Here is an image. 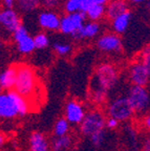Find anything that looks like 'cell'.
I'll list each match as a JSON object with an SVG mask.
<instances>
[{"label": "cell", "mask_w": 150, "mask_h": 151, "mask_svg": "<svg viewBox=\"0 0 150 151\" xmlns=\"http://www.w3.org/2000/svg\"><path fill=\"white\" fill-rule=\"evenodd\" d=\"M119 82V70L113 64L104 62L94 68L90 81V99L94 104L101 105L107 99L108 93Z\"/></svg>", "instance_id": "obj_1"}, {"label": "cell", "mask_w": 150, "mask_h": 151, "mask_svg": "<svg viewBox=\"0 0 150 151\" xmlns=\"http://www.w3.org/2000/svg\"><path fill=\"white\" fill-rule=\"evenodd\" d=\"M28 112V101L16 91L9 90L6 93H0V119L11 120L17 116H24Z\"/></svg>", "instance_id": "obj_2"}, {"label": "cell", "mask_w": 150, "mask_h": 151, "mask_svg": "<svg viewBox=\"0 0 150 151\" xmlns=\"http://www.w3.org/2000/svg\"><path fill=\"white\" fill-rule=\"evenodd\" d=\"M13 90L26 100L35 94L37 90V77L34 69L30 65H16V80Z\"/></svg>", "instance_id": "obj_3"}, {"label": "cell", "mask_w": 150, "mask_h": 151, "mask_svg": "<svg viewBox=\"0 0 150 151\" xmlns=\"http://www.w3.org/2000/svg\"><path fill=\"white\" fill-rule=\"evenodd\" d=\"M126 98L133 114L147 116L150 107V96L147 88L132 85L127 92Z\"/></svg>", "instance_id": "obj_4"}, {"label": "cell", "mask_w": 150, "mask_h": 151, "mask_svg": "<svg viewBox=\"0 0 150 151\" xmlns=\"http://www.w3.org/2000/svg\"><path fill=\"white\" fill-rule=\"evenodd\" d=\"M105 114L94 109L85 113L82 122L80 123V131L84 137H89L97 132L105 129Z\"/></svg>", "instance_id": "obj_5"}, {"label": "cell", "mask_w": 150, "mask_h": 151, "mask_svg": "<svg viewBox=\"0 0 150 151\" xmlns=\"http://www.w3.org/2000/svg\"><path fill=\"white\" fill-rule=\"evenodd\" d=\"M108 118L115 119L118 122H126L133 116L131 108L129 106L126 96H119L108 104L106 109Z\"/></svg>", "instance_id": "obj_6"}, {"label": "cell", "mask_w": 150, "mask_h": 151, "mask_svg": "<svg viewBox=\"0 0 150 151\" xmlns=\"http://www.w3.org/2000/svg\"><path fill=\"white\" fill-rule=\"evenodd\" d=\"M22 25L21 16L17 9L2 7L0 9V34H5L12 37L14 32Z\"/></svg>", "instance_id": "obj_7"}, {"label": "cell", "mask_w": 150, "mask_h": 151, "mask_svg": "<svg viewBox=\"0 0 150 151\" xmlns=\"http://www.w3.org/2000/svg\"><path fill=\"white\" fill-rule=\"evenodd\" d=\"M86 22V16L84 13L77 12L73 14H65L61 17L59 32L64 36H73L82 27Z\"/></svg>", "instance_id": "obj_8"}, {"label": "cell", "mask_w": 150, "mask_h": 151, "mask_svg": "<svg viewBox=\"0 0 150 151\" xmlns=\"http://www.w3.org/2000/svg\"><path fill=\"white\" fill-rule=\"evenodd\" d=\"M97 47L100 52L108 55H115L122 52L123 41L120 35L115 33L102 34L97 39Z\"/></svg>", "instance_id": "obj_9"}, {"label": "cell", "mask_w": 150, "mask_h": 151, "mask_svg": "<svg viewBox=\"0 0 150 151\" xmlns=\"http://www.w3.org/2000/svg\"><path fill=\"white\" fill-rule=\"evenodd\" d=\"M128 78L134 86L146 87L150 80V65L143 63L140 60L133 62L129 67Z\"/></svg>", "instance_id": "obj_10"}, {"label": "cell", "mask_w": 150, "mask_h": 151, "mask_svg": "<svg viewBox=\"0 0 150 151\" xmlns=\"http://www.w3.org/2000/svg\"><path fill=\"white\" fill-rule=\"evenodd\" d=\"M12 37L16 44L17 50L21 55H30L35 52L33 37L28 33L26 26H24L23 24L14 32Z\"/></svg>", "instance_id": "obj_11"}, {"label": "cell", "mask_w": 150, "mask_h": 151, "mask_svg": "<svg viewBox=\"0 0 150 151\" xmlns=\"http://www.w3.org/2000/svg\"><path fill=\"white\" fill-rule=\"evenodd\" d=\"M61 16L54 9H43L38 14V24L43 31H59Z\"/></svg>", "instance_id": "obj_12"}, {"label": "cell", "mask_w": 150, "mask_h": 151, "mask_svg": "<svg viewBox=\"0 0 150 151\" xmlns=\"http://www.w3.org/2000/svg\"><path fill=\"white\" fill-rule=\"evenodd\" d=\"M65 120L69 124L80 125L85 116V109L83 105L77 100H69L65 105Z\"/></svg>", "instance_id": "obj_13"}, {"label": "cell", "mask_w": 150, "mask_h": 151, "mask_svg": "<svg viewBox=\"0 0 150 151\" xmlns=\"http://www.w3.org/2000/svg\"><path fill=\"white\" fill-rule=\"evenodd\" d=\"M101 33V24L99 22L86 21L79 31L71 36L75 40H92Z\"/></svg>", "instance_id": "obj_14"}, {"label": "cell", "mask_w": 150, "mask_h": 151, "mask_svg": "<svg viewBox=\"0 0 150 151\" xmlns=\"http://www.w3.org/2000/svg\"><path fill=\"white\" fill-rule=\"evenodd\" d=\"M127 11H129L127 0H109L105 5V16L110 21Z\"/></svg>", "instance_id": "obj_15"}, {"label": "cell", "mask_w": 150, "mask_h": 151, "mask_svg": "<svg viewBox=\"0 0 150 151\" xmlns=\"http://www.w3.org/2000/svg\"><path fill=\"white\" fill-rule=\"evenodd\" d=\"M131 19L132 14L130 11H127V12L123 13L120 16L112 19L111 20V28H112L113 33L117 35H122V34L126 33L129 25H130Z\"/></svg>", "instance_id": "obj_16"}, {"label": "cell", "mask_w": 150, "mask_h": 151, "mask_svg": "<svg viewBox=\"0 0 150 151\" xmlns=\"http://www.w3.org/2000/svg\"><path fill=\"white\" fill-rule=\"evenodd\" d=\"M30 149L31 151H50V146L43 133L35 131L30 137Z\"/></svg>", "instance_id": "obj_17"}, {"label": "cell", "mask_w": 150, "mask_h": 151, "mask_svg": "<svg viewBox=\"0 0 150 151\" xmlns=\"http://www.w3.org/2000/svg\"><path fill=\"white\" fill-rule=\"evenodd\" d=\"M16 80V65H11L0 73V86L2 89L13 90Z\"/></svg>", "instance_id": "obj_18"}, {"label": "cell", "mask_w": 150, "mask_h": 151, "mask_svg": "<svg viewBox=\"0 0 150 151\" xmlns=\"http://www.w3.org/2000/svg\"><path fill=\"white\" fill-rule=\"evenodd\" d=\"M88 21L99 22L105 17V5L103 4H90L84 12Z\"/></svg>", "instance_id": "obj_19"}, {"label": "cell", "mask_w": 150, "mask_h": 151, "mask_svg": "<svg viewBox=\"0 0 150 151\" xmlns=\"http://www.w3.org/2000/svg\"><path fill=\"white\" fill-rule=\"evenodd\" d=\"M15 5H17V9L21 13L30 14L35 12L41 4H40V0H16Z\"/></svg>", "instance_id": "obj_20"}, {"label": "cell", "mask_w": 150, "mask_h": 151, "mask_svg": "<svg viewBox=\"0 0 150 151\" xmlns=\"http://www.w3.org/2000/svg\"><path fill=\"white\" fill-rule=\"evenodd\" d=\"M73 144V139L69 135L56 137L50 145L52 151H66Z\"/></svg>", "instance_id": "obj_21"}, {"label": "cell", "mask_w": 150, "mask_h": 151, "mask_svg": "<svg viewBox=\"0 0 150 151\" xmlns=\"http://www.w3.org/2000/svg\"><path fill=\"white\" fill-rule=\"evenodd\" d=\"M53 50L59 57H67L73 52V44L64 40H57L53 43Z\"/></svg>", "instance_id": "obj_22"}, {"label": "cell", "mask_w": 150, "mask_h": 151, "mask_svg": "<svg viewBox=\"0 0 150 151\" xmlns=\"http://www.w3.org/2000/svg\"><path fill=\"white\" fill-rule=\"evenodd\" d=\"M34 45H35V50H46L47 47L50 44V39H49L48 35L44 32H40V33L36 34L33 37Z\"/></svg>", "instance_id": "obj_23"}, {"label": "cell", "mask_w": 150, "mask_h": 151, "mask_svg": "<svg viewBox=\"0 0 150 151\" xmlns=\"http://www.w3.org/2000/svg\"><path fill=\"white\" fill-rule=\"evenodd\" d=\"M68 131H69V123L64 118L59 119L54 126V133L56 137L67 135Z\"/></svg>", "instance_id": "obj_24"}, {"label": "cell", "mask_w": 150, "mask_h": 151, "mask_svg": "<svg viewBox=\"0 0 150 151\" xmlns=\"http://www.w3.org/2000/svg\"><path fill=\"white\" fill-rule=\"evenodd\" d=\"M106 130H101V131L97 132L94 134L90 135L89 137V142H90V144L92 145L94 147L96 148H99V147H101L103 145V143L105 142L106 139Z\"/></svg>", "instance_id": "obj_25"}, {"label": "cell", "mask_w": 150, "mask_h": 151, "mask_svg": "<svg viewBox=\"0 0 150 151\" xmlns=\"http://www.w3.org/2000/svg\"><path fill=\"white\" fill-rule=\"evenodd\" d=\"M109 0H84L82 3V6H81V9H80V12L84 13L86 11V9L89 6L90 4H103L106 5L107 2Z\"/></svg>", "instance_id": "obj_26"}, {"label": "cell", "mask_w": 150, "mask_h": 151, "mask_svg": "<svg viewBox=\"0 0 150 151\" xmlns=\"http://www.w3.org/2000/svg\"><path fill=\"white\" fill-rule=\"evenodd\" d=\"M61 3V0H40V4H42L46 9H53L59 6Z\"/></svg>", "instance_id": "obj_27"}, {"label": "cell", "mask_w": 150, "mask_h": 151, "mask_svg": "<svg viewBox=\"0 0 150 151\" xmlns=\"http://www.w3.org/2000/svg\"><path fill=\"white\" fill-rule=\"evenodd\" d=\"M140 61L143 62V63L147 64V65H150V50L149 46H147L145 50H143L141 55V58H140Z\"/></svg>", "instance_id": "obj_28"}, {"label": "cell", "mask_w": 150, "mask_h": 151, "mask_svg": "<svg viewBox=\"0 0 150 151\" xmlns=\"http://www.w3.org/2000/svg\"><path fill=\"white\" fill-rule=\"evenodd\" d=\"M119 126V122L115 119L108 118L105 120V128L107 129H115Z\"/></svg>", "instance_id": "obj_29"}, {"label": "cell", "mask_w": 150, "mask_h": 151, "mask_svg": "<svg viewBox=\"0 0 150 151\" xmlns=\"http://www.w3.org/2000/svg\"><path fill=\"white\" fill-rule=\"evenodd\" d=\"M15 1L16 0H2V3L4 7H9V9H13L15 6Z\"/></svg>", "instance_id": "obj_30"}, {"label": "cell", "mask_w": 150, "mask_h": 151, "mask_svg": "<svg viewBox=\"0 0 150 151\" xmlns=\"http://www.w3.org/2000/svg\"><path fill=\"white\" fill-rule=\"evenodd\" d=\"M144 126H145L147 129H149L150 128V116L149 114H147V116H144Z\"/></svg>", "instance_id": "obj_31"}, {"label": "cell", "mask_w": 150, "mask_h": 151, "mask_svg": "<svg viewBox=\"0 0 150 151\" xmlns=\"http://www.w3.org/2000/svg\"><path fill=\"white\" fill-rule=\"evenodd\" d=\"M143 151H150V139H147L143 144Z\"/></svg>", "instance_id": "obj_32"}, {"label": "cell", "mask_w": 150, "mask_h": 151, "mask_svg": "<svg viewBox=\"0 0 150 151\" xmlns=\"http://www.w3.org/2000/svg\"><path fill=\"white\" fill-rule=\"evenodd\" d=\"M71 2H74L78 7H79V12H80V9H81V6H82V3H83L84 0H71Z\"/></svg>", "instance_id": "obj_33"}, {"label": "cell", "mask_w": 150, "mask_h": 151, "mask_svg": "<svg viewBox=\"0 0 150 151\" xmlns=\"http://www.w3.org/2000/svg\"><path fill=\"white\" fill-rule=\"evenodd\" d=\"M5 143V135L0 131V147H2Z\"/></svg>", "instance_id": "obj_34"}, {"label": "cell", "mask_w": 150, "mask_h": 151, "mask_svg": "<svg viewBox=\"0 0 150 151\" xmlns=\"http://www.w3.org/2000/svg\"><path fill=\"white\" fill-rule=\"evenodd\" d=\"M130 2L134 3V4H140V3H143L145 2V1H147V0H129Z\"/></svg>", "instance_id": "obj_35"}, {"label": "cell", "mask_w": 150, "mask_h": 151, "mask_svg": "<svg viewBox=\"0 0 150 151\" xmlns=\"http://www.w3.org/2000/svg\"><path fill=\"white\" fill-rule=\"evenodd\" d=\"M2 90H3V89H2V88H1V86H0V93L2 92Z\"/></svg>", "instance_id": "obj_36"}]
</instances>
